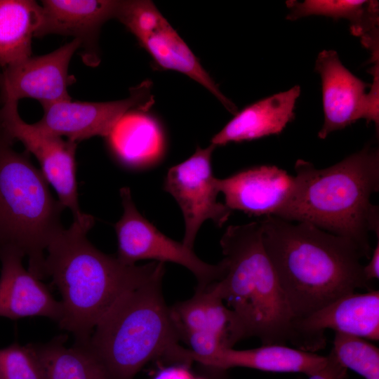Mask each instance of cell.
Masks as SVG:
<instances>
[{"mask_svg":"<svg viewBox=\"0 0 379 379\" xmlns=\"http://www.w3.org/2000/svg\"><path fill=\"white\" fill-rule=\"evenodd\" d=\"M105 138L116 159L128 168L148 166L163 154L164 139L161 127L142 110L125 114Z\"/></svg>","mask_w":379,"mask_h":379,"instance_id":"44dd1931","label":"cell"},{"mask_svg":"<svg viewBox=\"0 0 379 379\" xmlns=\"http://www.w3.org/2000/svg\"><path fill=\"white\" fill-rule=\"evenodd\" d=\"M311 352L324 346V331L331 329L368 340H379V291L346 294L296 321Z\"/></svg>","mask_w":379,"mask_h":379,"instance_id":"e0dca14e","label":"cell"},{"mask_svg":"<svg viewBox=\"0 0 379 379\" xmlns=\"http://www.w3.org/2000/svg\"><path fill=\"white\" fill-rule=\"evenodd\" d=\"M151 83L143 81L131 89L128 98L110 102L60 101L43 107L42 118L34 124L39 129L77 142L100 135L106 137L127 112L145 111L154 103Z\"/></svg>","mask_w":379,"mask_h":379,"instance_id":"7c38bea8","label":"cell"},{"mask_svg":"<svg viewBox=\"0 0 379 379\" xmlns=\"http://www.w3.org/2000/svg\"><path fill=\"white\" fill-rule=\"evenodd\" d=\"M164 263L150 270L117 298L96 325L87 346L108 379H133L148 363L189 366L190 350L180 338L161 290Z\"/></svg>","mask_w":379,"mask_h":379,"instance_id":"7a4b0ae2","label":"cell"},{"mask_svg":"<svg viewBox=\"0 0 379 379\" xmlns=\"http://www.w3.org/2000/svg\"><path fill=\"white\" fill-rule=\"evenodd\" d=\"M25 256L14 249L0 253V317L15 320L27 317H44L58 324L62 306L48 287L22 265Z\"/></svg>","mask_w":379,"mask_h":379,"instance_id":"ac0fdd59","label":"cell"},{"mask_svg":"<svg viewBox=\"0 0 379 379\" xmlns=\"http://www.w3.org/2000/svg\"><path fill=\"white\" fill-rule=\"evenodd\" d=\"M165 69L181 72L211 93L234 115L237 107L219 89L199 59L155 6L148 0L121 1L116 16Z\"/></svg>","mask_w":379,"mask_h":379,"instance_id":"52a82bcc","label":"cell"},{"mask_svg":"<svg viewBox=\"0 0 379 379\" xmlns=\"http://www.w3.org/2000/svg\"><path fill=\"white\" fill-rule=\"evenodd\" d=\"M215 148L211 143L206 148L197 147L190 158L170 168L164 180V190L175 198L183 213L185 231L182 244L190 248L205 220H212L221 227L232 213L225 204L217 200V178L211 166Z\"/></svg>","mask_w":379,"mask_h":379,"instance_id":"8fae6325","label":"cell"},{"mask_svg":"<svg viewBox=\"0 0 379 379\" xmlns=\"http://www.w3.org/2000/svg\"><path fill=\"white\" fill-rule=\"evenodd\" d=\"M79 48V41L72 39L49 53L32 56L1 72L0 103L32 98L45 107L72 100L68 87L76 79L69 74V65Z\"/></svg>","mask_w":379,"mask_h":379,"instance_id":"5bb4252c","label":"cell"},{"mask_svg":"<svg viewBox=\"0 0 379 379\" xmlns=\"http://www.w3.org/2000/svg\"><path fill=\"white\" fill-rule=\"evenodd\" d=\"M0 379H42L32 343L23 346L15 342L0 349Z\"/></svg>","mask_w":379,"mask_h":379,"instance_id":"484cf974","label":"cell"},{"mask_svg":"<svg viewBox=\"0 0 379 379\" xmlns=\"http://www.w3.org/2000/svg\"><path fill=\"white\" fill-rule=\"evenodd\" d=\"M60 335L46 343H32L39 359L42 379H108L106 371L87 345L65 346Z\"/></svg>","mask_w":379,"mask_h":379,"instance_id":"cb8c5ba5","label":"cell"},{"mask_svg":"<svg viewBox=\"0 0 379 379\" xmlns=\"http://www.w3.org/2000/svg\"><path fill=\"white\" fill-rule=\"evenodd\" d=\"M314 71L321 78L324 114L320 139L361 119L373 122L378 129L379 79L372 84L364 82L343 65L333 50L319 53Z\"/></svg>","mask_w":379,"mask_h":379,"instance_id":"30bf717a","label":"cell"},{"mask_svg":"<svg viewBox=\"0 0 379 379\" xmlns=\"http://www.w3.org/2000/svg\"><path fill=\"white\" fill-rule=\"evenodd\" d=\"M41 18L35 1L0 0V73L32 56V38Z\"/></svg>","mask_w":379,"mask_h":379,"instance_id":"603a6c76","label":"cell"},{"mask_svg":"<svg viewBox=\"0 0 379 379\" xmlns=\"http://www.w3.org/2000/svg\"><path fill=\"white\" fill-rule=\"evenodd\" d=\"M14 141L0 131V253L14 249L28 258V270L46 279V249L63 229L65 209L51 194L48 183Z\"/></svg>","mask_w":379,"mask_h":379,"instance_id":"8992f818","label":"cell"},{"mask_svg":"<svg viewBox=\"0 0 379 379\" xmlns=\"http://www.w3.org/2000/svg\"><path fill=\"white\" fill-rule=\"evenodd\" d=\"M170 310L180 340L189 347L190 359L232 348L239 341L232 312L225 305L213 283L197 287L192 298L170 307Z\"/></svg>","mask_w":379,"mask_h":379,"instance_id":"4fadbf2b","label":"cell"},{"mask_svg":"<svg viewBox=\"0 0 379 379\" xmlns=\"http://www.w3.org/2000/svg\"><path fill=\"white\" fill-rule=\"evenodd\" d=\"M152 379H201L195 376L189 366L173 364L161 369Z\"/></svg>","mask_w":379,"mask_h":379,"instance_id":"83f0119b","label":"cell"},{"mask_svg":"<svg viewBox=\"0 0 379 379\" xmlns=\"http://www.w3.org/2000/svg\"><path fill=\"white\" fill-rule=\"evenodd\" d=\"M192 361L216 370L244 367L267 372L302 373L310 376L326 366L328 357L273 344L250 350L222 348L208 357H192Z\"/></svg>","mask_w":379,"mask_h":379,"instance_id":"d6986e66","label":"cell"},{"mask_svg":"<svg viewBox=\"0 0 379 379\" xmlns=\"http://www.w3.org/2000/svg\"><path fill=\"white\" fill-rule=\"evenodd\" d=\"M296 186L280 218L310 223L354 243L369 259L368 233L379 237L378 206L371 201L379 190V150L370 143L340 162L318 169L309 161L295 164Z\"/></svg>","mask_w":379,"mask_h":379,"instance_id":"3957f363","label":"cell"},{"mask_svg":"<svg viewBox=\"0 0 379 379\" xmlns=\"http://www.w3.org/2000/svg\"><path fill=\"white\" fill-rule=\"evenodd\" d=\"M260 222L265 248L297 321L357 289H373L360 262L365 255L350 240L308 222L272 215Z\"/></svg>","mask_w":379,"mask_h":379,"instance_id":"6da1fadb","label":"cell"},{"mask_svg":"<svg viewBox=\"0 0 379 379\" xmlns=\"http://www.w3.org/2000/svg\"><path fill=\"white\" fill-rule=\"evenodd\" d=\"M215 185L231 211L279 217L293 197L296 181L295 175L276 166L261 165L216 178Z\"/></svg>","mask_w":379,"mask_h":379,"instance_id":"9a60e30c","label":"cell"},{"mask_svg":"<svg viewBox=\"0 0 379 379\" xmlns=\"http://www.w3.org/2000/svg\"><path fill=\"white\" fill-rule=\"evenodd\" d=\"M220 246L226 270L213 285L232 312L239 340L256 337L262 345L291 343L310 351L265 248L260 221L229 226Z\"/></svg>","mask_w":379,"mask_h":379,"instance_id":"5b68a950","label":"cell"},{"mask_svg":"<svg viewBox=\"0 0 379 379\" xmlns=\"http://www.w3.org/2000/svg\"><path fill=\"white\" fill-rule=\"evenodd\" d=\"M73 220L49 244L44 271L61 294L60 328L72 333L75 343L87 345L96 325L117 298L143 277L154 262L126 265L117 256L101 252L87 239L94 218L84 213Z\"/></svg>","mask_w":379,"mask_h":379,"instance_id":"277c9868","label":"cell"},{"mask_svg":"<svg viewBox=\"0 0 379 379\" xmlns=\"http://www.w3.org/2000/svg\"><path fill=\"white\" fill-rule=\"evenodd\" d=\"M300 95L297 85L246 106L212 138L211 143L218 147L281 133L295 117Z\"/></svg>","mask_w":379,"mask_h":379,"instance_id":"ffe728a7","label":"cell"},{"mask_svg":"<svg viewBox=\"0 0 379 379\" xmlns=\"http://www.w3.org/2000/svg\"><path fill=\"white\" fill-rule=\"evenodd\" d=\"M41 22L35 37L48 34L73 36L80 43L86 65L95 67L100 61L98 37L101 27L116 18L121 1L43 0Z\"/></svg>","mask_w":379,"mask_h":379,"instance_id":"2e32d148","label":"cell"},{"mask_svg":"<svg viewBox=\"0 0 379 379\" xmlns=\"http://www.w3.org/2000/svg\"><path fill=\"white\" fill-rule=\"evenodd\" d=\"M18 102L0 103V131L14 142L20 141L25 151L33 154L41 172L55 190L64 208H69L73 219L81 218L78 201L76 150L77 142L52 135L24 121L18 111Z\"/></svg>","mask_w":379,"mask_h":379,"instance_id":"9c48e42d","label":"cell"},{"mask_svg":"<svg viewBox=\"0 0 379 379\" xmlns=\"http://www.w3.org/2000/svg\"><path fill=\"white\" fill-rule=\"evenodd\" d=\"M345 368L366 379H379V350L364 338L335 333L330 352Z\"/></svg>","mask_w":379,"mask_h":379,"instance_id":"d4e9b609","label":"cell"},{"mask_svg":"<svg viewBox=\"0 0 379 379\" xmlns=\"http://www.w3.org/2000/svg\"><path fill=\"white\" fill-rule=\"evenodd\" d=\"M124 213L115 224L118 241V259L126 265L140 260L171 262L189 270L203 288L220 280L225 273L224 260L216 265L201 260L192 248L175 241L161 232L136 208L128 187L120 190Z\"/></svg>","mask_w":379,"mask_h":379,"instance_id":"ba28073f","label":"cell"},{"mask_svg":"<svg viewBox=\"0 0 379 379\" xmlns=\"http://www.w3.org/2000/svg\"><path fill=\"white\" fill-rule=\"evenodd\" d=\"M328 363L320 372L309 376V379H344L347 374V369L343 367L329 353Z\"/></svg>","mask_w":379,"mask_h":379,"instance_id":"4316f807","label":"cell"},{"mask_svg":"<svg viewBox=\"0 0 379 379\" xmlns=\"http://www.w3.org/2000/svg\"><path fill=\"white\" fill-rule=\"evenodd\" d=\"M286 18L295 20L311 15L349 20L353 35L361 39L371 53L379 51L378 1L366 0H305L286 1Z\"/></svg>","mask_w":379,"mask_h":379,"instance_id":"7402d4cb","label":"cell"},{"mask_svg":"<svg viewBox=\"0 0 379 379\" xmlns=\"http://www.w3.org/2000/svg\"><path fill=\"white\" fill-rule=\"evenodd\" d=\"M364 274L366 279L372 282L373 279L379 278V241L378 240L375 247L372 250L369 262L364 265Z\"/></svg>","mask_w":379,"mask_h":379,"instance_id":"f1b7e54d","label":"cell"}]
</instances>
